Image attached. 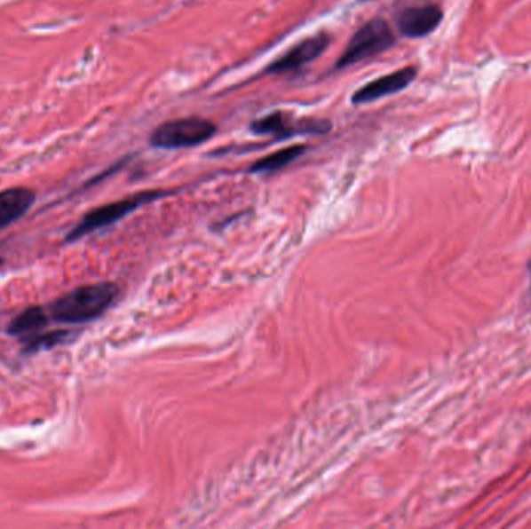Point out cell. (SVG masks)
Instances as JSON below:
<instances>
[{"mask_svg": "<svg viewBox=\"0 0 531 529\" xmlns=\"http://www.w3.org/2000/svg\"><path fill=\"white\" fill-rule=\"evenodd\" d=\"M118 296V288L114 283H93L81 286L58 298L50 306V314L56 321L80 325L99 319L111 308Z\"/></svg>", "mask_w": 531, "mask_h": 529, "instance_id": "obj_1", "label": "cell"}, {"mask_svg": "<svg viewBox=\"0 0 531 529\" xmlns=\"http://www.w3.org/2000/svg\"><path fill=\"white\" fill-rule=\"evenodd\" d=\"M395 35L389 22L383 18H373L359 28L346 43L344 53L336 61V68H346L367 61L387 51L395 45Z\"/></svg>", "mask_w": 531, "mask_h": 529, "instance_id": "obj_2", "label": "cell"}, {"mask_svg": "<svg viewBox=\"0 0 531 529\" xmlns=\"http://www.w3.org/2000/svg\"><path fill=\"white\" fill-rule=\"evenodd\" d=\"M217 124L202 117H184L159 124L149 137L151 146L157 149L194 148L209 142L217 134Z\"/></svg>", "mask_w": 531, "mask_h": 529, "instance_id": "obj_3", "label": "cell"}, {"mask_svg": "<svg viewBox=\"0 0 531 529\" xmlns=\"http://www.w3.org/2000/svg\"><path fill=\"white\" fill-rule=\"evenodd\" d=\"M167 191H142L137 193L134 196L124 197L122 201L117 202L106 203L101 205L99 209L89 211L76 227L70 230L66 240L76 241L86 236V234L92 233L95 230L99 228L109 227L112 224L123 219L124 216L131 215L132 211L140 209L143 205L149 202H155L161 197L167 196Z\"/></svg>", "mask_w": 531, "mask_h": 529, "instance_id": "obj_4", "label": "cell"}, {"mask_svg": "<svg viewBox=\"0 0 531 529\" xmlns=\"http://www.w3.org/2000/svg\"><path fill=\"white\" fill-rule=\"evenodd\" d=\"M331 130L327 120H302L296 122L284 112H271L250 123V130L257 136H273L277 138L298 136V134H325Z\"/></svg>", "mask_w": 531, "mask_h": 529, "instance_id": "obj_5", "label": "cell"}, {"mask_svg": "<svg viewBox=\"0 0 531 529\" xmlns=\"http://www.w3.org/2000/svg\"><path fill=\"white\" fill-rule=\"evenodd\" d=\"M329 45V36L327 33H317L314 36L306 37L294 47H290L286 53L272 61L266 67V75H283L296 72L308 66L309 62L315 61L323 55V51Z\"/></svg>", "mask_w": 531, "mask_h": 529, "instance_id": "obj_6", "label": "cell"}, {"mask_svg": "<svg viewBox=\"0 0 531 529\" xmlns=\"http://www.w3.org/2000/svg\"><path fill=\"white\" fill-rule=\"evenodd\" d=\"M418 75V68L414 66L400 68L392 74L384 75L381 78L367 83L365 86L359 87L352 95L353 105H369L377 99H385L390 95L400 93L414 83Z\"/></svg>", "mask_w": 531, "mask_h": 529, "instance_id": "obj_7", "label": "cell"}, {"mask_svg": "<svg viewBox=\"0 0 531 529\" xmlns=\"http://www.w3.org/2000/svg\"><path fill=\"white\" fill-rule=\"evenodd\" d=\"M443 18L445 12L439 5L427 4V5L408 6L396 16V25L404 36L421 39L437 30L439 25L443 22Z\"/></svg>", "mask_w": 531, "mask_h": 529, "instance_id": "obj_8", "label": "cell"}, {"mask_svg": "<svg viewBox=\"0 0 531 529\" xmlns=\"http://www.w3.org/2000/svg\"><path fill=\"white\" fill-rule=\"evenodd\" d=\"M35 199V191L27 186H12L0 191V230L22 217L31 209Z\"/></svg>", "mask_w": 531, "mask_h": 529, "instance_id": "obj_9", "label": "cell"}, {"mask_svg": "<svg viewBox=\"0 0 531 529\" xmlns=\"http://www.w3.org/2000/svg\"><path fill=\"white\" fill-rule=\"evenodd\" d=\"M305 153H306L305 145H294L289 148L280 149V151H275L272 154L266 155L260 161L255 162L254 165L249 168V173H277L280 170L290 165L292 162H296L298 157H302Z\"/></svg>", "mask_w": 531, "mask_h": 529, "instance_id": "obj_10", "label": "cell"}, {"mask_svg": "<svg viewBox=\"0 0 531 529\" xmlns=\"http://www.w3.org/2000/svg\"><path fill=\"white\" fill-rule=\"evenodd\" d=\"M49 323V315L39 306H31V308L25 309L24 312L14 319L8 327V334L12 336H27V334L37 333L43 328L47 327Z\"/></svg>", "mask_w": 531, "mask_h": 529, "instance_id": "obj_11", "label": "cell"}, {"mask_svg": "<svg viewBox=\"0 0 531 529\" xmlns=\"http://www.w3.org/2000/svg\"><path fill=\"white\" fill-rule=\"evenodd\" d=\"M72 334L68 331H55V333L41 334V336H30V339L27 340V348L25 351L35 352L39 350H49L58 343H62L66 340L70 339Z\"/></svg>", "mask_w": 531, "mask_h": 529, "instance_id": "obj_12", "label": "cell"}, {"mask_svg": "<svg viewBox=\"0 0 531 529\" xmlns=\"http://www.w3.org/2000/svg\"><path fill=\"white\" fill-rule=\"evenodd\" d=\"M528 272H530V281H531V259H530V263H528ZM530 294H531V283H530Z\"/></svg>", "mask_w": 531, "mask_h": 529, "instance_id": "obj_13", "label": "cell"}]
</instances>
